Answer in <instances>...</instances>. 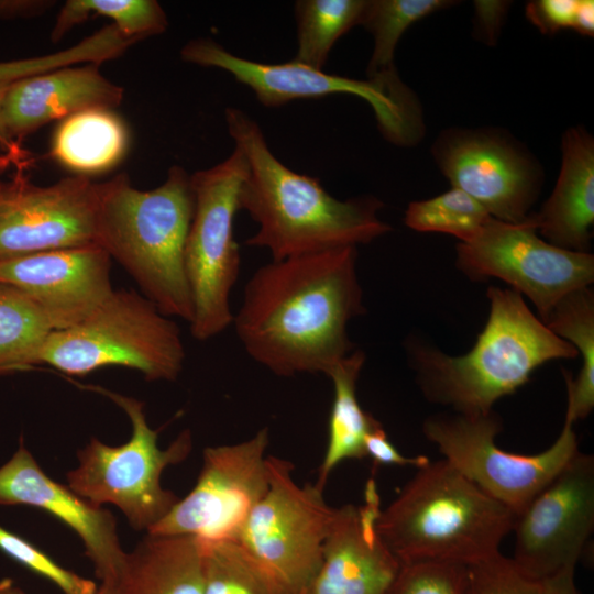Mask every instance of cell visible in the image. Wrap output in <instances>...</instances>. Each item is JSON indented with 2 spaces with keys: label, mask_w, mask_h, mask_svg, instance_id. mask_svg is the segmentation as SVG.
Here are the masks:
<instances>
[{
  "label": "cell",
  "mask_w": 594,
  "mask_h": 594,
  "mask_svg": "<svg viewBox=\"0 0 594 594\" xmlns=\"http://www.w3.org/2000/svg\"><path fill=\"white\" fill-rule=\"evenodd\" d=\"M358 248L293 256L257 268L232 324L248 355L277 376L327 374L353 350L349 322L364 312Z\"/></svg>",
  "instance_id": "obj_1"
},
{
  "label": "cell",
  "mask_w": 594,
  "mask_h": 594,
  "mask_svg": "<svg viewBox=\"0 0 594 594\" xmlns=\"http://www.w3.org/2000/svg\"><path fill=\"white\" fill-rule=\"evenodd\" d=\"M229 134L246 160L239 209L257 223L246 244L270 252L273 261L367 244L388 233L373 196L340 200L319 179L285 166L270 150L262 129L244 111H224Z\"/></svg>",
  "instance_id": "obj_2"
},
{
  "label": "cell",
  "mask_w": 594,
  "mask_h": 594,
  "mask_svg": "<svg viewBox=\"0 0 594 594\" xmlns=\"http://www.w3.org/2000/svg\"><path fill=\"white\" fill-rule=\"evenodd\" d=\"M486 296L488 318L468 353L449 355L420 341L408 346L424 396L469 416L492 413L497 400L525 385L542 364L579 356L517 292L491 286Z\"/></svg>",
  "instance_id": "obj_3"
},
{
  "label": "cell",
  "mask_w": 594,
  "mask_h": 594,
  "mask_svg": "<svg viewBox=\"0 0 594 594\" xmlns=\"http://www.w3.org/2000/svg\"><path fill=\"white\" fill-rule=\"evenodd\" d=\"M195 198L190 175L174 165L156 188L133 187L127 174L100 183L96 244L134 279L167 317L190 323L191 293L185 246Z\"/></svg>",
  "instance_id": "obj_4"
},
{
  "label": "cell",
  "mask_w": 594,
  "mask_h": 594,
  "mask_svg": "<svg viewBox=\"0 0 594 594\" xmlns=\"http://www.w3.org/2000/svg\"><path fill=\"white\" fill-rule=\"evenodd\" d=\"M515 519L510 509L441 459L417 469L381 509L377 529L400 563L471 565L499 552Z\"/></svg>",
  "instance_id": "obj_5"
},
{
  "label": "cell",
  "mask_w": 594,
  "mask_h": 594,
  "mask_svg": "<svg viewBox=\"0 0 594 594\" xmlns=\"http://www.w3.org/2000/svg\"><path fill=\"white\" fill-rule=\"evenodd\" d=\"M186 351L178 324L142 294L113 290L79 323L54 330L37 353L47 364L74 376L107 366L140 372L146 381H175Z\"/></svg>",
  "instance_id": "obj_6"
},
{
  "label": "cell",
  "mask_w": 594,
  "mask_h": 594,
  "mask_svg": "<svg viewBox=\"0 0 594 594\" xmlns=\"http://www.w3.org/2000/svg\"><path fill=\"white\" fill-rule=\"evenodd\" d=\"M118 404L131 420L132 435L123 444L109 446L97 438L78 450V465L66 474L67 485L88 502L118 507L130 526L148 532L178 501L162 485V474L184 461L193 449L189 430L166 448L146 419L144 404L105 388L94 387Z\"/></svg>",
  "instance_id": "obj_7"
},
{
  "label": "cell",
  "mask_w": 594,
  "mask_h": 594,
  "mask_svg": "<svg viewBox=\"0 0 594 594\" xmlns=\"http://www.w3.org/2000/svg\"><path fill=\"white\" fill-rule=\"evenodd\" d=\"M185 62L230 73L266 107L295 99L336 94L360 97L372 107L383 136L397 146H413L425 135L422 108L396 69L355 79L328 74L295 61L266 64L232 54L212 38H195L180 51Z\"/></svg>",
  "instance_id": "obj_8"
},
{
  "label": "cell",
  "mask_w": 594,
  "mask_h": 594,
  "mask_svg": "<svg viewBox=\"0 0 594 594\" xmlns=\"http://www.w3.org/2000/svg\"><path fill=\"white\" fill-rule=\"evenodd\" d=\"M248 169L241 148L215 166L190 175L194 215L185 246V270L194 315L190 331L209 340L232 326L230 296L239 278L240 251L233 223Z\"/></svg>",
  "instance_id": "obj_9"
},
{
  "label": "cell",
  "mask_w": 594,
  "mask_h": 594,
  "mask_svg": "<svg viewBox=\"0 0 594 594\" xmlns=\"http://www.w3.org/2000/svg\"><path fill=\"white\" fill-rule=\"evenodd\" d=\"M573 425L565 417L556 441L528 455L507 452L496 444L502 420L494 411L432 415L424 420L422 433L464 477L518 515L580 451Z\"/></svg>",
  "instance_id": "obj_10"
},
{
  "label": "cell",
  "mask_w": 594,
  "mask_h": 594,
  "mask_svg": "<svg viewBox=\"0 0 594 594\" xmlns=\"http://www.w3.org/2000/svg\"><path fill=\"white\" fill-rule=\"evenodd\" d=\"M455 261L469 278H498L528 297L542 322L562 297L594 280L593 254L547 242L529 216L519 223L491 218L474 238L457 244Z\"/></svg>",
  "instance_id": "obj_11"
},
{
  "label": "cell",
  "mask_w": 594,
  "mask_h": 594,
  "mask_svg": "<svg viewBox=\"0 0 594 594\" xmlns=\"http://www.w3.org/2000/svg\"><path fill=\"white\" fill-rule=\"evenodd\" d=\"M268 488L237 540L294 592L304 594L317 573L334 508L316 483L298 485L292 462L267 457Z\"/></svg>",
  "instance_id": "obj_12"
},
{
  "label": "cell",
  "mask_w": 594,
  "mask_h": 594,
  "mask_svg": "<svg viewBox=\"0 0 594 594\" xmlns=\"http://www.w3.org/2000/svg\"><path fill=\"white\" fill-rule=\"evenodd\" d=\"M267 428L250 439L207 447L193 490L148 532L189 535L204 541L237 539L268 488Z\"/></svg>",
  "instance_id": "obj_13"
},
{
  "label": "cell",
  "mask_w": 594,
  "mask_h": 594,
  "mask_svg": "<svg viewBox=\"0 0 594 594\" xmlns=\"http://www.w3.org/2000/svg\"><path fill=\"white\" fill-rule=\"evenodd\" d=\"M431 153L451 186L475 199L492 218L519 223L530 215L543 172L508 133L492 128L447 129Z\"/></svg>",
  "instance_id": "obj_14"
},
{
  "label": "cell",
  "mask_w": 594,
  "mask_h": 594,
  "mask_svg": "<svg viewBox=\"0 0 594 594\" xmlns=\"http://www.w3.org/2000/svg\"><path fill=\"white\" fill-rule=\"evenodd\" d=\"M594 531V457L579 451L516 515L512 558L542 581L575 570Z\"/></svg>",
  "instance_id": "obj_15"
},
{
  "label": "cell",
  "mask_w": 594,
  "mask_h": 594,
  "mask_svg": "<svg viewBox=\"0 0 594 594\" xmlns=\"http://www.w3.org/2000/svg\"><path fill=\"white\" fill-rule=\"evenodd\" d=\"M100 183L67 177L38 186L18 174L0 180V261L96 244Z\"/></svg>",
  "instance_id": "obj_16"
},
{
  "label": "cell",
  "mask_w": 594,
  "mask_h": 594,
  "mask_svg": "<svg viewBox=\"0 0 594 594\" xmlns=\"http://www.w3.org/2000/svg\"><path fill=\"white\" fill-rule=\"evenodd\" d=\"M111 257L98 244L48 250L0 261V283L28 294L53 330L75 326L112 293Z\"/></svg>",
  "instance_id": "obj_17"
},
{
  "label": "cell",
  "mask_w": 594,
  "mask_h": 594,
  "mask_svg": "<svg viewBox=\"0 0 594 594\" xmlns=\"http://www.w3.org/2000/svg\"><path fill=\"white\" fill-rule=\"evenodd\" d=\"M0 505H26L51 514L80 538L101 582L121 580L128 552L113 514L50 477L23 440L0 466Z\"/></svg>",
  "instance_id": "obj_18"
},
{
  "label": "cell",
  "mask_w": 594,
  "mask_h": 594,
  "mask_svg": "<svg viewBox=\"0 0 594 594\" xmlns=\"http://www.w3.org/2000/svg\"><path fill=\"white\" fill-rule=\"evenodd\" d=\"M381 509L374 479L363 504L334 508L320 566L304 594H387L400 562L378 532Z\"/></svg>",
  "instance_id": "obj_19"
},
{
  "label": "cell",
  "mask_w": 594,
  "mask_h": 594,
  "mask_svg": "<svg viewBox=\"0 0 594 594\" xmlns=\"http://www.w3.org/2000/svg\"><path fill=\"white\" fill-rule=\"evenodd\" d=\"M123 95V88L107 79L96 63L15 79L3 99L2 135L12 145L54 120L91 108L113 109Z\"/></svg>",
  "instance_id": "obj_20"
},
{
  "label": "cell",
  "mask_w": 594,
  "mask_h": 594,
  "mask_svg": "<svg viewBox=\"0 0 594 594\" xmlns=\"http://www.w3.org/2000/svg\"><path fill=\"white\" fill-rule=\"evenodd\" d=\"M561 152L554 188L529 219L547 242L587 253L594 222V139L582 127L570 128L562 136Z\"/></svg>",
  "instance_id": "obj_21"
},
{
  "label": "cell",
  "mask_w": 594,
  "mask_h": 594,
  "mask_svg": "<svg viewBox=\"0 0 594 594\" xmlns=\"http://www.w3.org/2000/svg\"><path fill=\"white\" fill-rule=\"evenodd\" d=\"M120 582L123 594H204L202 541L145 534L127 553Z\"/></svg>",
  "instance_id": "obj_22"
},
{
  "label": "cell",
  "mask_w": 594,
  "mask_h": 594,
  "mask_svg": "<svg viewBox=\"0 0 594 594\" xmlns=\"http://www.w3.org/2000/svg\"><path fill=\"white\" fill-rule=\"evenodd\" d=\"M365 362L362 350L355 349L327 374L333 385L329 417L328 444L318 471L316 485L323 490L330 473L343 461L366 458L364 441L378 422L364 411L356 397V383Z\"/></svg>",
  "instance_id": "obj_23"
},
{
  "label": "cell",
  "mask_w": 594,
  "mask_h": 594,
  "mask_svg": "<svg viewBox=\"0 0 594 594\" xmlns=\"http://www.w3.org/2000/svg\"><path fill=\"white\" fill-rule=\"evenodd\" d=\"M127 145V128L112 109L91 108L63 120L53 136L52 155L86 176L112 167Z\"/></svg>",
  "instance_id": "obj_24"
},
{
  "label": "cell",
  "mask_w": 594,
  "mask_h": 594,
  "mask_svg": "<svg viewBox=\"0 0 594 594\" xmlns=\"http://www.w3.org/2000/svg\"><path fill=\"white\" fill-rule=\"evenodd\" d=\"M581 355L576 378L563 371L568 405L565 417L573 422L586 418L594 407V293L588 287L562 297L543 322Z\"/></svg>",
  "instance_id": "obj_25"
},
{
  "label": "cell",
  "mask_w": 594,
  "mask_h": 594,
  "mask_svg": "<svg viewBox=\"0 0 594 594\" xmlns=\"http://www.w3.org/2000/svg\"><path fill=\"white\" fill-rule=\"evenodd\" d=\"M201 541L204 594H294L237 539Z\"/></svg>",
  "instance_id": "obj_26"
},
{
  "label": "cell",
  "mask_w": 594,
  "mask_h": 594,
  "mask_svg": "<svg viewBox=\"0 0 594 594\" xmlns=\"http://www.w3.org/2000/svg\"><path fill=\"white\" fill-rule=\"evenodd\" d=\"M52 331L46 316L28 294L0 283V375L35 365Z\"/></svg>",
  "instance_id": "obj_27"
},
{
  "label": "cell",
  "mask_w": 594,
  "mask_h": 594,
  "mask_svg": "<svg viewBox=\"0 0 594 594\" xmlns=\"http://www.w3.org/2000/svg\"><path fill=\"white\" fill-rule=\"evenodd\" d=\"M366 0H298L295 2L297 52L293 61L323 69L334 43L359 25Z\"/></svg>",
  "instance_id": "obj_28"
},
{
  "label": "cell",
  "mask_w": 594,
  "mask_h": 594,
  "mask_svg": "<svg viewBox=\"0 0 594 594\" xmlns=\"http://www.w3.org/2000/svg\"><path fill=\"white\" fill-rule=\"evenodd\" d=\"M90 15L111 19L123 35L134 41L161 34L168 26L164 9L155 0H68L52 30V42H58Z\"/></svg>",
  "instance_id": "obj_29"
},
{
  "label": "cell",
  "mask_w": 594,
  "mask_h": 594,
  "mask_svg": "<svg viewBox=\"0 0 594 594\" xmlns=\"http://www.w3.org/2000/svg\"><path fill=\"white\" fill-rule=\"evenodd\" d=\"M448 0H366L360 24L373 36L374 46L367 65V77L396 69L397 43L418 20L444 8Z\"/></svg>",
  "instance_id": "obj_30"
},
{
  "label": "cell",
  "mask_w": 594,
  "mask_h": 594,
  "mask_svg": "<svg viewBox=\"0 0 594 594\" xmlns=\"http://www.w3.org/2000/svg\"><path fill=\"white\" fill-rule=\"evenodd\" d=\"M491 218L475 199L452 187L439 196L410 202L404 221L415 231L447 233L454 235L459 242H466L474 238Z\"/></svg>",
  "instance_id": "obj_31"
},
{
  "label": "cell",
  "mask_w": 594,
  "mask_h": 594,
  "mask_svg": "<svg viewBox=\"0 0 594 594\" xmlns=\"http://www.w3.org/2000/svg\"><path fill=\"white\" fill-rule=\"evenodd\" d=\"M468 565L444 561L400 563L387 594H468Z\"/></svg>",
  "instance_id": "obj_32"
},
{
  "label": "cell",
  "mask_w": 594,
  "mask_h": 594,
  "mask_svg": "<svg viewBox=\"0 0 594 594\" xmlns=\"http://www.w3.org/2000/svg\"><path fill=\"white\" fill-rule=\"evenodd\" d=\"M0 550L55 584L63 594H96L97 584L62 566L33 543L0 526Z\"/></svg>",
  "instance_id": "obj_33"
},
{
  "label": "cell",
  "mask_w": 594,
  "mask_h": 594,
  "mask_svg": "<svg viewBox=\"0 0 594 594\" xmlns=\"http://www.w3.org/2000/svg\"><path fill=\"white\" fill-rule=\"evenodd\" d=\"M468 594H541V583L497 552L468 565Z\"/></svg>",
  "instance_id": "obj_34"
},
{
  "label": "cell",
  "mask_w": 594,
  "mask_h": 594,
  "mask_svg": "<svg viewBox=\"0 0 594 594\" xmlns=\"http://www.w3.org/2000/svg\"><path fill=\"white\" fill-rule=\"evenodd\" d=\"M580 0H535L526 4L527 19L542 33L574 29Z\"/></svg>",
  "instance_id": "obj_35"
},
{
  "label": "cell",
  "mask_w": 594,
  "mask_h": 594,
  "mask_svg": "<svg viewBox=\"0 0 594 594\" xmlns=\"http://www.w3.org/2000/svg\"><path fill=\"white\" fill-rule=\"evenodd\" d=\"M366 457L374 465H398L422 468L430 462L426 455L407 457L402 454L389 441L382 425L377 422L366 435L364 441Z\"/></svg>",
  "instance_id": "obj_36"
},
{
  "label": "cell",
  "mask_w": 594,
  "mask_h": 594,
  "mask_svg": "<svg viewBox=\"0 0 594 594\" xmlns=\"http://www.w3.org/2000/svg\"><path fill=\"white\" fill-rule=\"evenodd\" d=\"M510 1L476 0L474 8V35L475 38L487 45H495L505 22Z\"/></svg>",
  "instance_id": "obj_37"
},
{
  "label": "cell",
  "mask_w": 594,
  "mask_h": 594,
  "mask_svg": "<svg viewBox=\"0 0 594 594\" xmlns=\"http://www.w3.org/2000/svg\"><path fill=\"white\" fill-rule=\"evenodd\" d=\"M54 66L53 56L0 63V79L15 80L47 72Z\"/></svg>",
  "instance_id": "obj_38"
},
{
  "label": "cell",
  "mask_w": 594,
  "mask_h": 594,
  "mask_svg": "<svg viewBox=\"0 0 594 594\" xmlns=\"http://www.w3.org/2000/svg\"><path fill=\"white\" fill-rule=\"evenodd\" d=\"M51 1L13 0L0 1V18L32 16L41 14L52 7Z\"/></svg>",
  "instance_id": "obj_39"
},
{
  "label": "cell",
  "mask_w": 594,
  "mask_h": 594,
  "mask_svg": "<svg viewBox=\"0 0 594 594\" xmlns=\"http://www.w3.org/2000/svg\"><path fill=\"white\" fill-rule=\"evenodd\" d=\"M575 570H564L541 583V594H580L574 582Z\"/></svg>",
  "instance_id": "obj_40"
},
{
  "label": "cell",
  "mask_w": 594,
  "mask_h": 594,
  "mask_svg": "<svg viewBox=\"0 0 594 594\" xmlns=\"http://www.w3.org/2000/svg\"><path fill=\"white\" fill-rule=\"evenodd\" d=\"M573 30L582 35L593 36L594 2L592 0H580Z\"/></svg>",
  "instance_id": "obj_41"
},
{
  "label": "cell",
  "mask_w": 594,
  "mask_h": 594,
  "mask_svg": "<svg viewBox=\"0 0 594 594\" xmlns=\"http://www.w3.org/2000/svg\"><path fill=\"white\" fill-rule=\"evenodd\" d=\"M0 594H26L25 591L15 584L12 579L0 580Z\"/></svg>",
  "instance_id": "obj_42"
},
{
  "label": "cell",
  "mask_w": 594,
  "mask_h": 594,
  "mask_svg": "<svg viewBox=\"0 0 594 594\" xmlns=\"http://www.w3.org/2000/svg\"><path fill=\"white\" fill-rule=\"evenodd\" d=\"M12 81L13 80L0 79V147H4V148H10V145L6 142V140H4L3 135H2L1 110H2L4 96H6L7 90H8L9 86H10V84Z\"/></svg>",
  "instance_id": "obj_43"
},
{
  "label": "cell",
  "mask_w": 594,
  "mask_h": 594,
  "mask_svg": "<svg viewBox=\"0 0 594 594\" xmlns=\"http://www.w3.org/2000/svg\"><path fill=\"white\" fill-rule=\"evenodd\" d=\"M96 594H123L120 581H102Z\"/></svg>",
  "instance_id": "obj_44"
}]
</instances>
